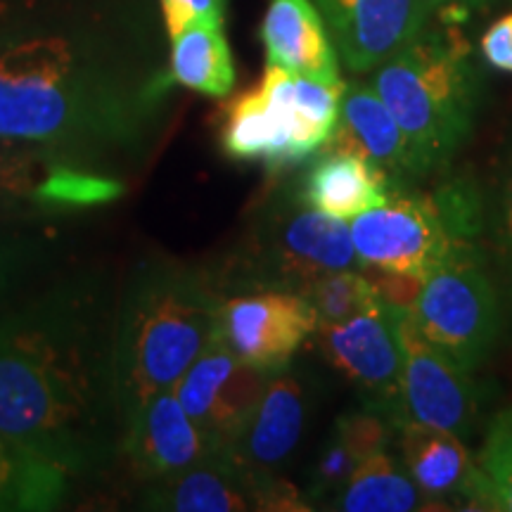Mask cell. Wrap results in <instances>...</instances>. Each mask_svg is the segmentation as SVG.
<instances>
[{"label": "cell", "instance_id": "14", "mask_svg": "<svg viewBox=\"0 0 512 512\" xmlns=\"http://www.w3.org/2000/svg\"><path fill=\"white\" fill-rule=\"evenodd\" d=\"M309 411V387L304 377L290 366L278 370L268 380L228 456L254 477L280 475L304 437Z\"/></svg>", "mask_w": 512, "mask_h": 512}, {"label": "cell", "instance_id": "5", "mask_svg": "<svg viewBox=\"0 0 512 512\" xmlns=\"http://www.w3.org/2000/svg\"><path fill=\"white\" fill-rule=\"evenodd\" d=\"M363 268L351 242L349 221L332 219L299 202L297 195L275 197L235 256L238 290L302 292L320 275Z\"/></svg>", "mask_w": 512, "mask_h": 512}, {"label": "cell", "instance_id": "6", "mask_svg": "<svg viewBox=\"0 0 512 512\" xmlns=\"http://www.w3.org/2000/svg\"><path fill=\"white\" fill-rule=\"evenodd\" d=\"M411 318L434 347L467 370H477L491 356L503 311L479 242L458 247L427 275Z\"/></svg>", "mask_w": 512, "mask_h": 512}, {"label": "cell", "instance_id": "20", "mask_svg": "<svg viewBox=\"0 0 512 512\" xmlns=\"http://www.w3.org/2000/svg\"><path fill=\"white\" fill-rule=\"evenodd\" d=\"M427 496L389 451L373 453L356 465L347 484L325 508L342 512H413L430 510Z\"/></svg>", "mask_w": 512, "mask_h": 512}, {"label": "cell", "instance_id": "18", "mask_svg": "<svg viewBox=\"0 0 512 512\" xmlns=\"http://www.w3.org/2000/svg\"><path fill=\"white\" fill-rule=\"evenodd\" d=\"M396 192L384 171L368 159L342 150H320L294 195L299 202L323 211L332 219L354 221L356 216L380 207Z\"/></svg>", "mask_w": 512, "mask_h": 512}, {"label": "cell", "instance_id": "27", "mask_svg": "<svg viewBox=\"0 0 512 512\" xmlns=\"http://www.w3.org/2000/svg\"><path fill=\"white\" fill-rule=\"evenodd\" d=\"M486 233L494 245L496 264L512 287V140L505 145L498 162L494 185L484 197Z\"/></svg>", "mask_w": 512, "mask_h": 512}, {"label": "cell", "instance_id": "10", "mask_svg": "<svg viewBox=\"0 0 512 512\" xmlns=\"http://www.w3.org/2000/svg\"><path fill=\"white\" fill-rule=\"evenodd\" d=\"M318 328L309 299L290 290H242L223 294L219 337L240 361L278 373Z\"/></svg>", "mask_w": 512, "mask_h": 512}, {"label": "cell", "instance_id": "13", "mask_svg": "<svg viewBox=\"0 0 512 512\" xmlns=\"http://www.w3.org/2000/svg\"><path fill=\"white\" fill-rule=\"evenodd\" d=\"M337 55L351 72H370L427 27L430 0H313Z\"/></svg>", "mask_w": 512, "mask_h": 512}, {"label": "cell", "instance_id": "7", "mask_svg": "<svg viewBox=\"0 0 512 512\" xmlns=\"http://www.w3.org/2000/svg\"><path fill=\"white\" fill-rule=\"evenodd\" d=\"M351 242L363 266L430 275L470 245L432 192L396 190L380 207L349 221Z\"/></svg>", "mask_w": 512, "mask_h": 512}, {"label": "cell", "instance_id": "1", "mask_svg": "<svg viewBox=\"0 0 512 512\" xmlns=\"http://www.w3.org/2000/svg\"><path fill=\"white\" fill-rule=\"evenodd\" d=\"M117 306L100 275L0 306V434L72 479L121 456Z\"/></svg>", "mask_w": 512, "mask_h": 512}, {"label": "cell", "instance_id": "8", "mask_svg": "<svg viewBox=\"0 0 512 512\" xmlns=\"http://www.w3.org/2000/svg\"><path fill=\"white\" fill-rule=\"evenodd\" d=\"M320 356L361 394L366 408L387 415L396 430L406 425L401 408L399 313L377 306L368 313L313 332Z\"/></svg>", "mask_w": 512, "mask_h": 512}, {"label": "cell", "instance_id": "23", "mask_svg": "<svg viewBox=\"0 0 512 512\" xmlns=\"http://www.w3.org/2000/svg\"><path fill=\"white\" fill-rule=\"evenodd\" d=\"M219 143L233 162L264 164L271 174H280V140L259 86L223 107Z\"/></svg>", "mask_w": 512, "mask_h": 512}, {"label": "cell", "instance_id": "30", "mask_svg": "<svg viewBox=\"0 0 512 512\" xmlns=\"http://www.w3.org/2000/svg\"><path fill=\"white\" fill-rule=\"evenodd\" d=\"M377 299L387 306L389 311L399 316H413L415 306L420 302L422 287H425L427 275L411 271H389V268L363 266Z\"/></svg>", "mask_w": 512, "mask_h": 512}, {"label": "cell", "instance_id": "32", "mask_svg": "<svg viewBox=\"0 0 512 512\" xmlns=\"http://www.w3.org/2000/svg\"><path fill=\"white\" fill-rule=\"evenodd\" d=\"M223 10V0H162L166 34L176 38L192 24H223Z\"/></svg>", "mask_w": 512, "mask_h": 512}, {"label": "cell", "instance_id": "26", "mask_svg": "<svg viewBox=\"0 0 512 512\" xmlns=\"http://www.w3.org/2000/svg\"><path fill=\"white\" fill-rule=\"evenodd\" d=\"M475 460L486 510L512 512V408L491 418Z\"/></svg>", "mask_w": 512, "mask_h": 512}, {"label": "cell", "instance_id": "31", "mask_svg": "<svg viewBox=\"0 0 512 512\" xmlns=\"http://www.w3.org/2000/svg\"><path fill=\"white\" fill-rule=\"evenodd\" d=\"M38 249L27 235L0 226V306L10 302V294L17 290V283L29 273Z\"/></svg>", "mask_w": 512, "mask_h": 512}, {"label": "cell", "instance_id": "33", "mask_svg": "<svg viewBox=\"0 0 512 512\" xmlns=\"http://www.w3.org/2000/svg\"><path fill=\"white\" fill-rule=\"evenodd\" d=\"M484 60L498 72L512 74V12L496 19L479 41Z\"/></svg>", "mask_w": 512, "mask_h": 512}, {"label": "cell", "instance_id": "24", "mask_svg": "<svg viewBox=\"0 0 512 512\" xmlns=\"http://www.w3.org/2000/svg\"><path fill=\"white\" fill-rule=\"evenodd\" d=\"M57 157L29 145L0 143V226L27 214H43L38 192Z\"/></svg>", "mask_w": 512, "mask_h": 512}, {"label": "cell", "instance_id": "21", "mask_svg": "<svg viewBox=\"0 0 512 512\" xmlns=\"http://www.w3.org/2000/svg\"><path fill=\"white\" fill-rule=\"evenodd\" d=\"M72 477L0 434V512H48L62 508Z\"/></svg>", "mask_w": 512, "mask_h": 512}, {"label": "cell", "instance_id": "15", "mask_svg": "<svg viewBox=\"0 0 512 512\" xmlns=\"http://www.w3.org/2000/svg\"><path fill=\"white\" fill-rule=\"evenodd\" d=\"M214 453L221 451H216V446L185 413L174 387L162 389L143 403L121 444L128 470L145 484L174 475Z\"/></svg>", "mask_w": 512, "mask_h": 512}, {"label": "cell", "instance_id": "17", "mask_svg": "<svg viewBox=\"0 0 512 512\" xmlns=\"http://www.w3.org/2000/svg\"><path fill=\"white\" fill-rule=\"evenodd\" d=\"M401 465L430 503H470L467 508L486 510L482 475L463 437L427 425L399 430Z\"/></svg>", "mask_w": 512, "mask_h": 512}, {"label": "cell", "instance_id": "9", "mask_svg": "<svg viewBox=\"0 0 512 512\" xmlns=\"http://www.w3.org/2000/svg\"><path fill=\"white\" fill-rule=\"evenodd\" d=\"M143 510L169 512H247V510H311L306 496L280 475L254 477L228 453L147 482L138 498Z\"/></svg>", "mask_w": 512, "mask_h": 512}, {"label": "cell", "instance_id": "16", "mask_svg": "<svg viewBox=\"0 0 512 512\" xmlns=\"http://www.w3.org/2000/svg\"><path fill=\"white\" fill-rule=\"evenodd\" d=\"M323 150H342L368 159L384 171L396 190H408L415 181L408 140L399 121L370 83H347L339 102V119Z\"/></svg>", "mask_w": 512, "mask_h": 512}, {"label": "cell", "instance_id": "11", "mask_svg": "<svg viewBox=\"0 0 512 512\" xmlns=\"http://www.w3.org/2000/svg\"><path fill=\"white\" fill-rule=\"evenodd\" d=\"M401 337V408L406 425H427L467 437L479 415V389L472 370L415 328L411 316H399ZM403 425V427H406Z\"/></svg>", "mask_w": 512, "mask_h": 512}, {"label": "cell", "instance_id": "25", "mask_svg": "<svg viewBox=\"0 0 512 512\" xmlns=\"http://www.w3.org/2000/svg\"><path fill=\"white\" fill-rule=\"evenodd\" d=\"M318 316V325H335L382 306L363 268L320 275L302 292Z\"/></svg>", "mask_w": 512, "mask_h": 512}, {"label": "cell", "instance_id": "29", "mask_svg": "<svg viewBox=\"0 0 512 512\" xmlns=\"http://www.w3.org/2000/svg\"><path fill=\"white\" fill-rule=\"evenodd\" d=\"M335 427L342 432V437L347 439L351 451L356 453L358 460L373 456V453L389 451L392 446L394 434H399L396 425L387 415L373 411V408L363 406L361 411L344 413L342 418H337Z\"/></svg>", "mask_w": 512, "mask_h": 512}, {"label": "cell", "instance_id": "4", "mask_svg": "<svg viewBox=\"0 0 512 512\" xmlns=\"http://www.w3.org/2000/svg\"><path fill=\"white\" fill-rule=\"evenodd\" d=\"M408 140L415 181L444 171L475 128L477 69L456 29H422L373 76Z\"/></svg>", "mask_w": 512, "mask_h": 512}, {"label": "cell", "instance_id": "28", "mask_svg": "<svg viewBox=\"0 0 512 512\" xmlns=\"http://www.w3.org/2000/svg\"><path fill=\"white\" fill-rule=\"evenodd\" d=\"M361 460L351 451L347 439L337 427H332L328 441H325L323 451L311 470L309 489H306V501L309 503H328L332 496L347 484V479L354 475L356 465Z\"/></svg>", "mask_w": 512, "mask_h": 512}, {"label": "cell", "instance_id": "19", "mask_svg": "<svg viewBox=\"0 0 512 512\" xmlns=\"http://www.w3.org/2000/svg\"><path fill=\"white\" fill-rule=\"evenodd\" d=\"M259 36L268 64L316 79H342L335 43L313 0H271Z\"/></svg>", "mask_w": 512, "mask_h": 512}, {"label": "cell", "instance_id": "2", "mask_svg": "<svg viewBox=\"0 0 512 512\" xmlns=\"http://www.w3.org/2000/svg\"><path fill=\"white\" fill-rule=\"evenodd\" d=\"M150 98L119 86L67 36H31L0 50V143L112 174L150 143Z\"/></svg>", "mask_w": 512, "mask_h": 512}, {"label": "cell", "instance_id": "22", "mask_svg": "<svg viewBox=\"0 0 512 512\" xmlns=\"http://www.w3.org/2000/svg\"><path fill=\"white\" fill-rule=\"evenodd\" d=\"M169 79L211 98H226L233 91L235 62L223 24H192L171 38Z\"/></svg>", "mask_w": 512, "mask_h": 512}, {"label": "cell", "instance_id": "35", "mask_svg": "<svg viewBox=\"0 0 512 512\" xmlns=\"http://www.w3.org/2000/svg\"><path fill=\"white\" fill-rule=\"evenodd\" d=\"M10 12H12V3H10V0H0V29H3L5 22H8Z\"/></svg>", "mask_w": 512, "mask_h": 512}, {"label": "cell", "instance_id": "3", "mask_svg": "<svg viewBox=\"0 0 512 512\" xmlns=\"http://www.w3.org/2000/svg\"><path fill=\"white\" fill-rule=\"evenodd\" d=\"M223 292L214 275L171 259H145L117 306L114 377L124 434L143 403L171 389L219 337Z\"/></svg>", "mask_w": 512, "mask_h": 512}, {"label": "cell", "instance_id": "34", "mask_svg": "<svg viewBox=\"0 0 512 512\" xmlns=\"http://www.w3.org/2000/svg\"><path fill=\"white\" fill-rule=\"evenodd\" d=\"M489 3H494V0H432L434 8L444 10L446 15H465V12L470 10H477V8H486Z\"/></svg>", "mask_w": 512, "mask_h": 512}, {"label": "cell", "instance_id": "12", "mask_svg": "<svg viewBox=\"0 0 512 512\" xmlns=\"http://www.w3.org/2000/svg\"><path fill=\"white\" fill-rule=\"evenodd\" d=\"M271 373L249 366L216 337L174 384V392L216 451L228 453L264 394Z\"/></svg>", "mask_w": 512, "mask_h": 512}, {"label": "cell", "instance_id": "37", "mask_svg": "<svg viewBox=\"0 0 512 512\" xmlns=\"http://www.w3.org/2000/svg\"><path fill=\"white\" fill-rule=\"evenodd\" d=\"M430 3H432V0H430Z\"/></svg>", "mask_w": 512, "mask_h": 512}, {"label": "cell", "instance_id": "36", "mask_svg": "<svg viewBox=\"0 0 512 512\" xmlns=\"http://www.w3.org/2000/svg\"><path fill=\"white\" fill-rule=\"evenodd\" d=\"M223 5H228V0H223Z\"/></svg>", "mask_w": 512, "mask_h": 512}]
</instances>
